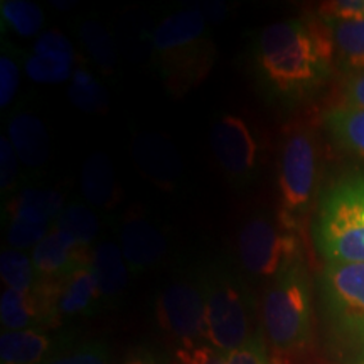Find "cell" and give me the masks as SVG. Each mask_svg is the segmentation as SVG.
Returning <instances> with one entry per match:
<instances>
[{
  "mask_svg": "<svg viewBox=\"0 0 364 364\" xmlns=\"http://www.w3.org/2000/svg\"><path fill=\"white\" fill-rule=\"evenodd\" d=\"M334 66V46L318 16L273 22L255 39V76L268 97L280 103L314 97L331 80Z\"/></svg>",
  "mask_w": 364,
  "mask_h": 364,
  "instance_id": "obj_1",
  "label": "cell"
},
{
  "mask_svg": "<svg viewBox=\"0 0 364 364\" xmlns=\"http://www.w3.org/2000/svg\"><path fill=\"white\" fill-rule=\"evenodd\" d=\"M152 53L167 90L177 97L201 83L216 58L201 9H181L164 17L152 33Z\"/></svg>",
  "mask_w": 364,
  "mask_h": 364,
  "instance_id": "obj_2",
  "label": "cell"
},
{
  "mask_svg": "<svg viewBox=\"0 0 364 364\" xmlns=\"http://www.w3.org/2000/svg\"><path fill=\"white\" fill-rule=\"evenodd\" d=\"M312 236L326 263H364V169L341 176L322 193Z\"/></svg>",
  "mask_w": 364,
  "mask_h": 364,
  "instance_id": "obj_3",
  "label": "cell"
},
{
  "mask_svg": "<svg viewBox=\"0 0 364 364\" xmlns=\"http://www.w3.org/2000/svg\"><path fill=\"white\" fill-rule=\"evenodd\" d=\"M262 314L267 339L277 351L299 353L311 344L314 297L306 258L270 280Z\"/></svg>",
  "mask_w": 364,
  "mask_h": 364,
  "instance_id": "obj_4",
  "label": "cell"
},
{
  "mask_svg": "<svg viewBox=\"0 0 364 364\" xmlns=\"http://www.w3.org/2000/svg\"><path fill=\"white\" fill-rule=\"evenodd\" d=\"M317 284L332 339L364 359V263H324Z\"/></svg>",
  "mask_w": 364,
  "mask_h": 364,
  "instance_id": "obj_5",
  "label": "cell"
},
{
  "mask_svg": "<svg viewBox=\"0 0 364 364\" xmlns=\"http://www.w3.org/2000/svg\"><path fill=\"white\" fill-rule=\"evenodd\" d=\"M318 177V144L316 134L306 125L290 129L284 140L279 169L282 225L302 230V221L311 213Z\"/></svg>",
  "mask_w": 364,
  "mask_h": 364,
  "instance_id": "obj_6",
  "label": "cell"
},
{
  "mask_svg": "<svg viewBox=\"0 0 364 364\" xmlns=\"http://www.w3.org/2000/svg\"><path fill=\"white\" fill-rule=\"evenodd\" d=\"M206 343L223 354L233 353L252 338L250 299L243 282L225 263L204 273Z\"/></svg>",
  "mask_w": 364,
  "mask_h": 364,
  "instance_id": "obj_7",
  "label": "cell"
},
{
  "mask_svg": "<svg viewBox=\"0 0 364 364\" xmlns=\"http://www.w3.org/2000/svg\"><path fill=\"white\" fill-rule=\"evenodd\" d=\"M238 257L243 270L255 279L273 280L294 262L304 258L299 231L267 215L245 223L238 236Z\"/></svg>",
  "mask_w": 364,
  "mask_h": 364,
  "instance_id": "obj_8",
  "label": "cell"
},
{
  "mask_svg": "<svg viewBox=\"0 0 364 364\" xmlns=\"http://www.w3.org/2000/svg\"><path fill=\"white\" fill-rule=\"evenodd\" d=\"M159 324L182 348L206 343V292L204 273L172 282L159 295Z\"/></svg>",
  "mask_w": 364,
  "mask_h": 364,
  "instance_id": "obj_9",
  "label": "cell"
},
{
  "mask_svg": "<svg viewBox=\"0 0 364 364\" xmlns=\"http://www.w3.org/2000/svg\"><path fill=\"white\" fill-rule=\"evenodd\" d=\"M213 152L228 181L235 188H247L258 174L260 147L252 127L238 115H223L211 130Z\"/></svg>",
  "mask_w": 364,
  "mask_h": 364,
  "instance_id": "obj_10",
  "label": "cell"
},
{
  "mask_svg": "<svg viewBox=\"0 0 364 364\" xmlns=\"http://www.w3.org/2000/svg\"><path fill=\"white\" fill-rule=\"evenodd\" d=\"M36 290L43 297L53 326L65 318L91 316L103 307L91 263L76 268L59 280L39 282Z\"/></svg>",
  "mask_w": 364,
  "mask_h": 364,
  "instance_id": "obj_11",
  "label": "cell"
},
{
  "mask_svg": "<svg viewBox=\"0 0 364 364\" xmlns=\"http://www.w3.org/2000/svg\"><path fill=\"white\" fill-rule=\"evenodd\" d=\"M93 250L83 247L59 228L53 226L49 235L33 250V265L39 282H54L90 265Z\"/></svg>",
  "mask_w": 364,
  "mask_h": 364,
  "instance_id": "obj_12",
  "label": "cell"
},
{
  "mask_svg": "<svg viewBox=\"0 0 364 364\" xmlns=\"http://www.w3.org/2000/svg\"><path fill=\"white\" fill-rule=\"evenodd\" d=\"M167 238L144 218H130L122 225L120 250L130 273L139 275L159 265L167 255Z\"/></svg>",
  "mask_w": 364,
  "mask_h": 364,
  "instance_id": "obj_13",
  "label": "cell"
},
{
  "mask_svg": "<svg viewBox=\"0 0 364 364\" xmlns=\"http://www.w3.org/2000/svg\"><path fill=\"white\" fill-rule=\"evenodd\" d=\"M9 140L27 169H43L49 159V136L43 122L31 113H19L9 122Z\"/></svg>",
  "mask_w": 364,
  "mask_h": 364,
  "instance_id": "obj_14",
  "label": "cell"
},
{
  "mask_svg": "<svg viewBox=\"0 0 364 364\" xmlns=\"http://www.w3.org/2000/svg\"><path fill=\"white\" fill-rule=\"evenodd\" d=\"M91 268L95 272L103 306H115L129 284V267L117 243L107 241L93 250Z\"/></svg>",
  "mask_w": 364,
  "mask_h": 364,
  "instance_id": "obj_15",
  "label": "cell"
},
{
  "mask_svg": "<svg viewBox=\"0 0 364 364\" xmlns=\"http://www.w3.org/2000/svg\"><path fill=\"white\" fill-rule=\"evenodd\" d=\"M63 196L56 191L27 188L9 199L6 213L9 223L19 221L29 225L54 226L63 213Z\"/></svg>",
  "mask_w": 364,
  "mask_h": 364,
  "instance_id": "obj_16",
  "label": "cell"
},
{
  "mask_svg": "<svg viewBox=\"0 0 364 364\" xmlns=\"http://www.w3.org/2000/svg\"><path fill=\"white\" fill-rule=\"evenodd\" d=\"M0 322L4 331L51 327L48 309L36 289L33 292H16L7 289L0 299Z\"/></svg>",
  "mask_w": 364,
  "mask_h": 364,
  "instance_id": "obj_17",
  "label": "cell"
},
{
  "mask_svg": "<svg viewBox=\"0 0 364 364\" xmlns=\"http://www.w3.org/2000/svg\"><path fill=\"white\" fill-rule=\"evenodd\" d=\"M54 341L39 329L4 331L0 336V364H48Z\"/></svg>",
  "mask_w": 364,
  "mask_h": 364,
  "instance_id": "obj_18",
  "label": "cell"
},
{
  "mask_svg": "<svg viewBox=\"0 0 364 364\" xmlns=\"http://www.w3.org/2000/svg\"><path fill=\"white\" fill-rule=\"evenodd\" d=\"M81 189L85 199L98 209H112L120 199V189L113 164L105 154L86 159L81 172Z\"/></svg>",
  "mask_w": 364,
  "mask_h": 364,
  "instance_id": "obj_19",
  "label": "cell"
},
{
  "mask_svg": "<svg viewBox=\"0 0 364 364\" xmlns=\"http://www.w3.org/2000/svg\"><path fill=\"white\" fill-rule=\"evenodd\" d=\"M322 22L334 46L336 66L348 75L364 71V21L322 19Z\"/></svg>",
  "mask_w": 364,
  "mask_h": 364,
  "instance_id": "obj_20",
  "label": "cell"
},
{
  "mask_svg": "<svg viewBox=\"0 0 364 364\" xmlns=\"http://www.w3.org/2000/svg\"><path fill=\"white\" fill-rule=\"evenodd\" d=\"M324 129L336 145L353 156L364 159V110L336 105L322 117Z\"/></svg>",
  "mask_w": 364,
  "mask_h": 364,
  "instance_id": "obj_21",
  "label": "cell"
},
{
  "mask_svg": "<svg viewBox=\"0 0 364 364\" xmlns=\"http://www.w3.org/2000/svg\"><path fill=\"white\" fill-rule=\"evenodd\" d=\"M2 27L12 31L21 38H31L41 31L44 24V14L38 4L27 0H2L0 2Z\"/></svg>",
  "mask_w": 364,
  "mask_h": 364,
  "instance_id": "obj_22",
  "label": "cell"
},
{
  "mask_svg": "<svg viewBox=\"0 0 364 364\" xmlns=\"http://www.w3.org/2000/svg\"><path fill=\"white\" fill-rule=\"evenodd\" d=\"M78 36L91 61L105 73L113 71L117 65V49L110 33L100 22L86 19L78 27Z\"/></svg>",
  "mask_w": 364,
  "mask_h": 364,
  "instance_id": "obj_23",
  "label": "cell"
},
{
  "mask_svg": "<svg viewBox=\"0 0 364 364\" xmlns=\"http://www.w3.org/2000/svg\"><path fill=\"white\" fill-rule=\"evenodd\" d=\"M0 275L7 289L16 292H33L39 284L33 258L19 250H4L0 255Z\"/></svg>",
  "mask_w": 364,
  "mask_h": 364,
  "instance_id": "obj_24",
  "label": "cell"
},
{
  "mask_svg": "<svg viewBox=\"0 0 364 364\" xmlns=\"http://www.w3.org/2000/svg\"><path fill=\"white\" fill-rule=\"evenodd\" d=\"M54 226L65 231L83 247H90L91 241L98 235L100 221L90 208L75 203L63 209Z\"/></svg>",
  "mask_w": 364,
  "mask_h": 364,
  "instance_id": "obj_25",
  "label": "cell"
},
{
  "mask_svg": "<svg viewBox=\"0 0 364 364\" xmlns=\"http://www.w3.org/2000/svg\"><path fill=\"white\" fill-rule=\"evenodd\" d=\"M70 98L73 105L80 110L95 113L102 112L108 103L107 91L100 85V81L86 71L85 68H78L73 73L71 86H70Z\"/></svg>",
  "mask_w": 364,
  "mask_h": 364,
  "instance_id": "obj_26",
  "label": "cell"
},
{
  "mask_svg": "<svg viewBox=\"0 0 364 364\" xmlns=\"http://www.w3.org/2000/svg\"><path fill=\"white\" fill-rule=\"evenodd\" d=\"M26 73L31 80L38 83H61L73 78V65L70 63L54 61V59L39 58L36 54H31L26 59Z\"/></svg>",
  "mask_w": 364,
  "mask_h": 364,
  "instance_id": "obj_27",
  "label": "cell"
},
{
  "mask_svg": "<svg viewBox=\"0 0 364 364\" xmlns=\"http://www.w3.org/2000/svg\"><path fill=\"white\" fill-rule=\"evenodd\" d=\"M39 58L54 59V61L61 63H75V48H73L71 41L65 34L58 33V31H48L38 36L34 44V53Z\"/></svg>",
  "mask_w": 364,
  "mask_h": 364,
  "instance_id": "obj_28",
  "label": "cell"
},
{
  "mask_svg": "<svg viewBox=\"0 0 364 364\" xmlns=\"http://www.w3.org/2000/svg\"><path fill=\"white\" fill-rule=\"evenodd\" d=\"M51 230L53 226L29 225V223L14 221V223H9L7 241L12 250H19V252H24V250H31V248L34 250L41 241L49 235V231Z\"/></svg>",
  "mask_w": 364,
  "mask_h": 364,
  "instance_id": "obj_29",
  "label": "cell"
},
{
  "mask_svg": "<svg viewBox=\"0 0 364 364\" xmlns=\"http://www.w3.org/2000/svg\"><path fill=\"white\" fill-rule=\"evenodd\" d=\"M223 364H273L270 356H268V349L265 339L262 334H253L247 343L233 353L225 354Z\"/></svg>",
  "mask_w": 364,
  "mask_h": 364,
  "instance_id": "obj_30",
  "label": "cell"
},
{
  "mask_svg": "<svg viewBox=\"0 0 364 364\" xmlns=\"http://www.w3.org/2000/svg\"><path fill=\"white\" fill-rule=\"evenodd\" d=\"M21 81V68L11 51L4 49L0 58V107L7 108L14 102Z\"/></svg>",
  "mask_w": 364,
  "mask_h": 364,
  "instance_id": "obj_31",
  "label": "cell"
},
{
  "mask_svg": "<svg viewBox=\"0 0 364 364\" xmlns=\"http://www.w3.org/2000/svg\"><path fill=\"white\" fill-rule=\"evenodd\" d=\"M48 364H108V351L103 344H85L73 351L53 356Z\"/></svg>",
  "mask_w": 364,
  "mask_h": 364,
  "instance_id": "obj_32",
  "label": "cell"
},
{
  "mask_svg": "<svg viewBox=\"0 0 364 364\" xmlns=\"http://www.w3.org/2000/svg\"><path fill=\"white\" fill-rule=\"evenodd\" d=\"M317 16L332 21H364V0H332L321 4Z\"/></svg>",
  "mask_w": 364,
  "mask_h": 364,
  "instance_id": "obj_33",
  "label": "cell"
},
{
  "mask_svg": "<svg viewBox=\"0 0 364 364\" xmlns=\"http://www.w3.org/2000/svg\"><path fill=\"white\" fill-rule=\"evenodd\" d=\"M19 157L14 150L11 140L2 136L0 139V188L2 196L11 193L16 188L19 177Z\"/></svg>",
  "mask_w": 364,
  "mask_h": 364,
  "instance_id": "obj_34",
  "label": "cell"
},
{
  "mask_svg": "<svg viewBox=\"0 0 364 364\" xmlns=\"http://www.w3.org/2000/svg\"><path fill=\"white\" fill-rule=\"evenodd\" d=\"M341 105L364 110V71L348 75L341 85Z\"/></svg>",
  "mask_w": 364,
  "mask_h": 364,
  "instance_id": "obj_35",
  "label": "cell"
},
{
  "mask_svg": "<svg viewBox=\"0 0 364 364\" xmlns=\"http://www.w3.org/2000/svg\"><path fill=\"white\" fill-rule=\"evenodd\" d=\"M122 364H161V361L156 354L147 351V349H136Z\"/></svg>",
  "mask_w": 364,
  "mask_h": 364,
  "instance_id": "obj_36",
  "label": "cell"
},
{
  "mask_svg": "<svg viewBox=\"0 0 364 364\" xmlns=\"http://www.w3.org/2000/svg\"><path fill=\"white\" fill-rule=\"evenodd\" d=\"M208 7L209 9H201L203 16L206 17V21H218V19H223V17H225V12H226L225 4L211 2V4H208Z\"/></svg>",
  "mask_w": 364,
  "mask_h": 364,
  "instance_id": "obj_37",
  "label": "cell"
},
{
  "mask_svg": "<svg viewBox=\"0 0 364 364\" xmlns=\"http://www.w3.org/2000/svg\"><path fill=\"white\" fill-rule=\"evenodd\" d=\"M354 364H364V359H359V361L354 363Z\"/></svg>",
  "mask_w": 364,
  "mask_h": 364,
  "instance_id": "obj_38",
  "label": "cell"
},
{
  "mask_svg": "<svg viewBox=\"0 0 364 364\" xmlns=\"http://www.w3.org/2000/svg\"><path fill=\"white\" fill-rule=\"evenodd\" d=\"M177 361H179V359H177ZM179 364H188V363H184V361H179Z\"/></svg>",
  "mask_w": 364,
  "mask_h": 364,
  "instance_id": "obj_39",
  "label": "cell"
}]
</instances>
